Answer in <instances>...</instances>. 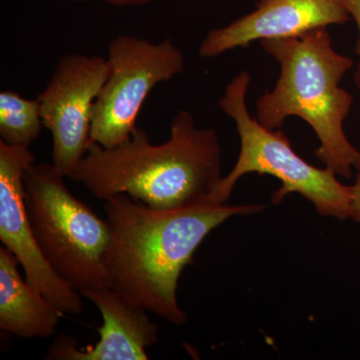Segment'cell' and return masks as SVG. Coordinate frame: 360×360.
Instances as JSON below:
<instances>
[{
    "mask_svg": "<svg viewBox=\"0 0 360 360\" xmlns=\"http://www.w3.org/2000/svg\"><path fill=\"white\" fill-rule=\"evenodd\" d=\"M264 208L224 203L160 210L116 194L104 205L110 229L104 264L110 288L129 304L182 326L187 314L177 302V284L198 246L231 217Z\"/></svg>",
    "mask_w": 360,
    "mask_h": 360,
    "instance_id": "cell-1",
    "label": "cell"
},
{
    "mask_svg": "<svg viewBox=\"0 0 360 360\" xmlns=\"http://www.w3.org/2000/svg\"><path fill=\"white\" fill-rule=\"evenodd\" d=\"M221 160L217 132L196 127L193 115L181 110L165 143L155 146L136 127L116 148L91 142L66 177L98 200L125 193L155 210H174L207 205L221 179Z\"/></svg>",
    "mask_w": 360,
    "mask_h": 360,
    "instance_id": "cell-2",
    "label": "cell"
},
{
    "mask_svg": "<svg viewBox=\"0 0 360 360\" xmlns=\"http://www.w3.org/2000/svg\"><path fill=\"white\" fill-rule=\"evenodd\" d=\"M260 46L279 63L281 75L274 89L258 98V122L276 130L290 116L302 118L321 142L316 158L336 175L352 176L360 151L348 141L343 124L354 96L340 84L354 60L335 51L328 27L262 40Z\"/></svg>",
    "mask_w": 360,
    "mask_h": 360,
    "instance_id": "cell-3",
    "label": "cell"
},
{
    "mask_svg": "<svg viewBox=\"0 0 360 360\" xmlns=\"http://www.w3.org/2000/svg\"><path fill=\"white\" fill-rule=\"evenodd\" d=\"M251 77L243 71L227 84L219 108L236 123L240 137V153L236 165L215 186L207 205H224L232 189L243 175L255 172L281 180V186L272 195L279 205L290 193H300L323 217L340 220L350 219L352 186L340 184L328 168H317L293 150L288 135L281 129L270 130L251 117L246 94Z\"/></svg>",
    "mask_w": 360,
    "mask_h": 360,
    "instance_id": "cell-4",
    "label": "cell"
},
{
    "mask_svg": "<svg viewBox=\"0 0 360 360\" xmlns=\"http://www.w3.org/2000/svg\"><path fill=\"white\" fill-rule=\"evenodd\" d=\"M65 177L52 163L34 162L26 168V210L51 269L84 296L110 286L104 264L110 229L105 219L68 191Z\"/></svg>",
    "mask_w": 360,
    "mask_h": 360,
    "instance_id": "cell-5",
    "label": "cell"
},
{
    "mask_svg": "<svg viewBox=\"0 0 360 360\" xmlns=\"http://www.w3.org/2000/svg\"><path fill=\"white\" fill-rule=\"evenodd\" d=\"M108 75L94 104L90 139L104 148L129 141L144 101L156 85L184 70V56L167 39L155 44L118 35L108 44Z\"/></svg>",
    "mask_w": 360,
    "mask_h": 360,
    "instance_id": "cell-6",
    "label": "cell"
},
{
    "mask_svg": "<svg viewBox=\"0 0 360 360\" xmlns=\"http://www.w3.org/2000/svg\"><path fill=\"white\" fill-rule=\"evenodd\" d=\"M108 70V59L103 56H63L37 97L42 123L52 136V165L65 177L92 142V108Z\"/></svg>",
    "mask_w": 360,
    "mask_h": 360,
    "instance_id": "cell-7",
    "label": "cell"
},
{
    "mask_svg": "<svg viewBox=\"0 0 360 360\" xmlns=\"http://www.w3.org/2000/svg\"><path fill=\"white\" fill-rule=\"evenodd\" d=\"M30 148L0 141V240L25 271L26 281L65 314L84 310L82 295L56 274L33 234L25 205L23 174L34 163Z\"/></svg>",
    "mask_w": 360,
    "mask_h": 360,
    "instance_id": "cell-8",
    "label": "cell"
},
{
    "mask_svg": "<svg viewBox=\"0 0 360 360\" xmlns=\"http://www.w3.org/2000/svg\"><path fill=\"white\" fill-rule=\"evenodd\" d=\"M349 20L340 0H259L252 13L210 30L201 42L200 56L217 58L257 40L290 39Z\"/></svg>",
    "mask_w": 360,
    "mask_h": 360,
    "instance_id": "cell-9",
    "label": "cell"
},
{
    "mask_svg": "<svg viewBox=\"0 0 360 360\" xmlns=\"http://www.w3.org/2000/svg\"><path fill=\"white\" fill-rule=\"evenodd\" d=\"M103 319L101 338L94 347H77L71 336L60 335L49 347L47 360H146V349L158 342V326L148 311L129 304L110 286L87 291Z\"/></svg>",
    "mask_w": 360,
    "mask_h": 360,
    "instance_id": "cell-10",
    "label": "cell"
},
{
    "mask_svg": "<svg viewBox=\"0 0 360 360\" xmlns=\"http://www.w3.org/2000/svg\"><path fill=\"white\" fill-rule=\"evenodd\" d=\"M18 258L0 248V328L18 338H49L65 315L21 276Z\"/></svg>",
    "mask_w": 360,
    "mask_h": 360,
    "instance_id": "cell-11",
    "label": "cell"
},
{
    "mask_svg": "<svg viewBox=\"0 0 360 360\" xmlns=\"http://www.w3.org/2000/svg\"><path fill=\"white\" fill-rule=\"evenodd\" d=\"M42 127L39 99H26L13 90L0 92V141L30 148Z\"/></svg>",
    "mask_w": 360,
    "mask_h": 360,
    "instance_id": "cell-12",
    "label": "cell"
},
{
    "mask_svg": "<svg viewBox=\"0 0 360 360\" xmlns=\"http://www.w3.org/2000/svg\"><path fill=\"white\" fill-rule=\"evenodd\" d=\"M345 8L347 9L350 18H354L359 28V39H357L356 47H355V53L359 56V60L357 63L356 70H355L354 79L355 86L360 92V0H340Z\"/></svg>",
    "mask_w": 360,
    "mask_h": 360,
    "instance_id": "cell-13",
    "label": "cell"
},
{
    "mask_svg": "<svg viewBox=\"0 0 360 360\" xmlns=\"http://www.w3.org/2000/svg\"><path fill=\"white\" fill-rule=\"evenodd\" d=\"M350 219L360 224V174H357L356 181L352 186V213Z\"/></svg>",
    "mask_w": 360,
    "mask_h": 360,
    "instance_id": "cell-14",
    "label": "cell"
},
{
    "mask_svg": "<svg viewBox=\"0 0 360 360\" xmlns=\"http://www.w3.org/2000/svg\"><path fill=\"white\" fill-rule=\"evenodd\" d=\"M70 2H85L89 0H68ZM106 4L115 6H146L151 2L158 1V0H103Z\"/></svg>",
    "mask_w": 360,
    "mask_h": 360,
    "instance_id": "cell-15",
    "label": "cell"
},
{
    "mask_svg": "<svg viewBox=\"0 0 360 360\" xmlns=\"http://www.w3.org/2000/svg\"><path fill=\"white\" fill-rule=\"evenodd\" d=\"M354 168L357 170V172H359V174H360V153L359 158H357L356 162H355Z\"/></svg>",
    "mask_w": 360,
    "mask_h": 360,
    "instance_id": "cell-16",
    "label": "cell"
}]
</instances>
